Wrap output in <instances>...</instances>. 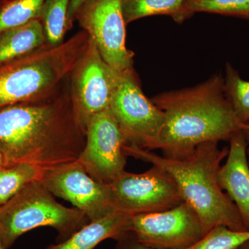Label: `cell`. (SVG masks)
<instances>
[{
  "instance_id": "cell-21",
  "label": "cell",
  "mask_w": 249,
  "mask_h": 249,
  "mask_svg": "<svg viewBox=\"0 0 249 249\" xmlns=\"http://www.w3.org/2000/svg\"><path fill=\"white\" fill-rule=\"evenodd\" d=\"M224 92L241 122L249 124V81L241 78L239 72L227 63Z\"/></svg>"
},
{
  "instance_id": "cell-14",
  "label": "cell",
  "mask_w": 249,
  "mask_h": 249,
  "mask_svg": "<svg viewBox=\"0 0 249 249\" xmlns=\"http://www.w3.org/2000/svg\"><path fill=\"white\" fill-rule=\"evenodd\" d=\"M132 214L116 212L99 220L90 222L67 240L47 249H93L107 239L118 240L125 232L126 224Z\"/></svg>"
},
{
  "instance_id": "cell-23",
  "label": "cell",
  "mask_w": 249,
  "mask_h": 249,
  "mask_svg": "<svg viewBox=\"0 0 249 249\" xmlns=\"http://www.w3.org/2000/svg\"><path fill=\"white\" fill-rule=\"evenodd\" d=\"M116 249H157L139 242L130 232H125L118 240Z\"/></svg>"
},
{
  "instance_id": "cell-8",
  "label": "cell",
  "mask_w": 249,
  "mask_h": 249,
  "mask_svg": "<svg viewBox=\"0 0 249 249\" xmlns=\"http://www.w3.org/2000/svg\"><path fill=\"white\" fill-rule=\"evenodd\" d=\"M142 173L124 171L109 183L116 211L129 214L160 212L183 202L169 173L156 165Z\"/></svg>"
},
{
  "instance_id": "cell-18",
  "label": "cell",
  "mask_w": 249,
  "mask_h": 249,
  "mask_svg": "<svg viewBox=\"0 0 249 249\" xmlns=\"http://www.w3.org/2000/svg\"><path fill=\"white\" fill-rule=\"evenodd\" d=\"M44 170L30 163H19L0 168V204L1 206L24 187L40 180Z\"/></svg>"
},
{
  "instance_id": "cell-27",
  "label": "cell",
  "mask_w": 249,
  "mask_h": 249,
  "mask_svg": "<svg viewBox=\"0 0 249 249\" xmlns=\"http://www.w3.org/2000/svg\"><path fill=\"white\" fill-rule=\"evenodd\" d=\"M0 249H5L4 242H3L2 236L1 235V232H0Z\"/></svg>"
},
{
  "instance_id": "cell-24",
  "label": "cell",
  "mask_w": 249,
  "mask_h": 249,
  "mask_svg": "<svg viewBox=\"0 0 249 249\" xmlns=\"http://www.w3.org/2000/svg\"><path fill=\"white\" fill-rule=\"evenodd\" d=\"M86 1L87 0H71L68 14L69 24L71 29L73 27V22H75L76 13L78 12L80 6Z\"/></svg>"
},
{
  "instance_id": "cell-17",
  "label": "cell",
  "mask_w": 249,
  "mask_h": 249,
  "mask_svg": "<svg viewBox=\"0 0 249 249\" xmlns=\"http://www.w3.org/2000/svg\"><path fill=\"white\" fill-rule=\"evenodd\" d=\"M186 0H123L122 8L126 25L149 16L166 15L179 22Z\"/></svg>"
},
{
  "instance_id": "cell-12",
  "label": "cell",
  "mask_w": 249,
  "mask_h": 249,
  "mask_svg": "<svg viewBox=\"0 0 249 249\" xmlns=\"http://www.w3.org/2000/svg\"><path fill=\"white\" fill-rule=\"evenodd\" d=\"M126 143L110 109L93 116L86 128V142L78 159L93 179L109 184L125 171Z\"/></svg>"
},
{
  "instance_id": "cell-1",
  "label": "cell",
  "mask_w": 249,
  "mask_h": 249,
  "mask_svg": "<svg viewBox=\"0 0 249 249\" xmlns=\"http://www.w3.org/2000/svg\"><path fill=\"white\" fill-rule=\"evenodd\" d=\"M86 131L73 109L69 79L53 94L0 109V153L4 167L30 163L45 170L76 161Z\"/></svg>"
},
{
  "instance_id": "cell-25",
  "label": "cell",
  "mask_w": 249,
  "mask_h": 249,
  "mask_svg": "<svg viewBox=\"0 0 249 249\" xmlns=\"http://www.w3.org/2000/svg\"><path fill=\"white\" fill-rule=\"evenodd\" d=\"M244 134H245L246 140H247V156H248L249 163V128L245 129L244 130Z\"/></svg>"
},
{
  "instance_id": "cell-20",
  "label": "cell",
  "mask_w": 249,
  "mask_h": 249,
  "mask_svg": "<svg viewBox=\"0 0 249 249\" xmlns=\"http://www.w3.org/2000/svg\"><path fill=\"white\" fill-rule=\"evenodd\" d=\"M199 12L249 19V0H186L181 10L179 22Z\"/></svg>"
},
{
  "instance_id": "cell-3",
  "label": "cell",
  "mask_w": 249,
  "mask_h": 249,
  "mask_svg": "<svg viewBox=\"0 0 249 249\" xmlns=\"http://www.w3.org/2000/svg\"><path fill=\"white\" fill-rule=\"evenodd\" d=\"M218 143L204 142L183 158L159 155L129 144H124V152L127 157L160 167L169 173L183 201L199 216L206 233L219 226L237 231H248L235 205L219 186L218 172L229 148H219Z\"/></svg>"
},
{
  "instance_id": "cell-11",
  "label": "cell",
  "mask_w": 249,
  "mask_h": 249,
  "mask_svg": "<svg viewBox=\"0 0 249 249\" xmlns=\"http://www.w3.org/2000/svg\"><path fill=\"white\" fill-rule=\"evenodd\" d=\"M40 181L54 196L84 213L90 222L118 212L109 184L93 179L78 160L44 170Z\"/></svg>"
},
{
  "instance_id": "cell-15",
  "label": "cell",
  "mask_w": 249,
  "mask_h": 249,
  "mask_svg": "<svg viewBox=\"0 0 249 249\" xmlns=\"http://www.w3.org/2000/svg\"><path fill=\"white\" fill-rule=\"evenodd\" d=\"M47 43L39 18L0 34V65L19 58Z\"/></svg>"
},
{
  "instance_id": "cell-7",
  "label": "cell",
  "mask_w": 249,
  "mask_h": 249,
  "mask_svg": "<svg viewBox=\"0 0 249 249\" xmlns=\"http://www.w3.org/2000/svg\"><path fill=\"white\" fill-rule=\"evenodd\" d=\"M109 109L122 131L125 144L152 150L165 116L142 92L134 69L123 72Z\"/></svg>"
},
{
  "instance_id": "cell-9",
  "label": "cell",
  "mask_w": 249,
  "mask_h": 249,
  "mask_svg": "<svg viewBox=\"0 0 249 249\" xmlns=\"http://www.w3.org/2000/svg\"><path fill=\"white\" fill-rule=\"evenodd\" d=\"M123 0H87L75 16L98 47L101 56L116 71L133 69L134 53L125 46Z\"/></svg>"
},
{
  "instance_id": "cell-5",
  "label": "cell",
  "mask_w": 249,
  "mask_h": 249,
  "mask_svg": "<svg viewBox=\"0 0 249 249\" xmlns=\"http://www.w3.org/2000/svg\"><path fill=\"white\" fill-rule=\"evenodd\" d=\"M53 196L40 180H36L1 206L0 232L5 249L19 236L36 228H53L60 243L89 224L84 213L63 206Z\"/></svg>"
},
{
  "instance_id": "cell-16",
  "label": "cell",
  "mask_w": 249,
  "mask_h": 249,
  "mask_svg": "<svg viewBox=\"0 0 249 249\" xmlns=\"http://www.w3.org/2000/svg\"><path fill=\"white\" fill-rule=\"evenodd\" d=\"M70 2L71 0H45L39 19L47 44L58 45L65 41L67 31L71 29L68 19Z\"/></svg>"
},
{
  "instance_id": "cell-26",
  "label": "cell",
  "mask_w": 249,
  "mask_h": 249,
  "mask_svg": "<svg viewBox=\"0 0 249 249\" xmlns=\"http://www.w3.org/2000/svg\"><path fill=\"white\" fill-rule=\"evenodd\" d=\"M238 249H249V240L243 244Z\"/></svg>"
},
{
  "instance_id": "cell-29",
  "label": "cell",
  "mask_w": 249,
  "mask_h": 249,
  "mask_svg": "<svg viewBox=\"0 0 249 249\" xmlns=\"http://www.w3.org/2000/svg\"><path fill=\"white\" fill-rule=\"evenodd\" d=\"M1 204H0V208H1Z\"/></svg>"
},
{
  "instance_id": "cell-28",
  "label": "cell",
  "mask_w": 249,
  "mask_h": 249,
  "mask_svg": "<svg viewBox=\"0 0 249 249\" xmlns=\"http://www.w3.org/2000/svg\"><path fill=\"white\" fill-rule=\"evenodd\" d=\"M4 167V160H3L2 155L0 153V168Z\"/></svg>"
},
{
  "instance_id": "cell-6",
  "label": "cell",
  "mask_w": 249,
  "mask_h": 249,
  "mask_svg": "<svg viewBox=\"0 0 249 249\" xmlns=\"http://www.w3.org/2000/svg\"><path fill=\"white\" fill-rule=\"evenodd\" d=\"M122 73L105 61L98 47L90 40L69 78L75 115L85 131L93 116L109 109Z\"/></svg>"
},
{
  "instance_id": "cell-4",
  "label": "cell",
  "mask_w": 249,
  "mask_h": 249,
  "mask_svg": "<svg viewBox=\"0 0 249 249\" xmlns=\"http://www.w3.org/2000/svg\"><path fill=\"white\" fill-rule=\"evenodd\" d=\"M82 30L58 45L46 43L0 65V109L53 94L70 78L89 46Z\"/></svg>"
},
{
  "instance_id": "cell-10",
  "label": "cell",
  "mask_w": 249,
  "mask_h": 249,
  "mask_svg": "<svg viewBox=\"0 0 249 249\" xmlns=\"http://www.w3.org/2000/svg\"><path fill=\"white\" fill-rule=\"evenodd\" d=\"M125 231L157 249H186L206 234L199 216L184 201L166 211L132 214Z\"/></svg>"
},
{
  "instance_id": "cell-19",
  "label": "cell",
  "mask_w": 249,
  "mask_h": 249,
  "mask_svg": "<svg viewBox=\"0 0 249 249\" xmlns=\"http://www.w3.org/2000/svg\"><path fill=\"white\" fill-rule=\"evenodd\" d=\"M45 0H0V34L39 18Z\"/></svg>"
},
{
  "instance_id": "cell-2",
  "label": "cell",
  "mask_w": 249,
  "mask_h": 249,
  "mask_svg": "<svg viewBox=\"0 0 249 249\" xmlns=\"http://www.w3.org/2000/svg\"><path fill=\"white\" fill-rule=\"evenodd\" d=\"M151 101L165 116L151 151L160 149L164 157L183 158L201 144L229 141L249 128L236 116L219 74L193 88L160 93Z\"/></svg>"
},
{
  "instance_id": "cell-13",
  "label": "cell",
  "mask_w": 249,
  "mask_h": 249,
  "mask_svg": "<svg viewBox=\"0 0 249 249\" xmlns=\"http://www.w3.org/2000/svg\"><path fill=\"white\" fill-rule=\"evenodd\" d=\"M229 142L227 160L218 172V181L249 231V163L244 130L234 134Z\"/></svg>"
},
{
  "instance_id": "cell-22",
  "label": "cell",
  "mask_w": 249,
  "mask_h": 249,
  "mask_svg": "<svg viewBox=\"0 0 249 249\" xmlns=\"http://www.w3.org/2000/svg\"><path fill=\"white\" fill-rule=\"evenodd\" d=\"M249 240V231H237L219 226L206 232L200 240L183 249H238Z\"/></svg>"
}]
</instances>
